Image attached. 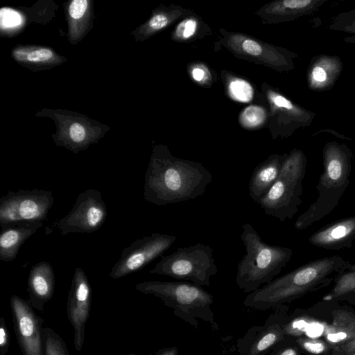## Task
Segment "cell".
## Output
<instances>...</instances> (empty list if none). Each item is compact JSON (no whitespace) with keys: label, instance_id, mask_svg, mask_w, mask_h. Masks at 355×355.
<instances>
[{"label":"cell","instance_id":"cell-1","mask_svg":"<svg viewBox=\"0 0 355 355\" xmlns=\"http://www.w3.org/2000/svg\"><path fill=\"white\" fill-rule=\"evenodd\" d=\"M211 181L202 163L175 157L167 147L156 146L145 173L144 197L157 206L182 202L203 195Z\"/></svg>","mask_w":355,"mask_h":355},{"label":"cell","instance_id":"cell-2","mask_svg":"<svg viewBox=\"0 0 355 355\" xmlns=\"http://www.w3.org/2000/svg\"><path fill=\"white\" fill-rule=\"evenodd\" d=\"M348 263L338 255L312 260L250 293L243 304L261 311L282 306L328 286Z\"/></svg>","mask_w":355,"mask_h":355},{"label":"cell","instance_id":"cell-3","mask_svg":"<svg viewBox=\"0 0 355 355\" xmlns=\"http://www.w3.org/2000/svg\"><path fill=\"white\" fill-rule=\"evenodd\" d=\"M354 154L345 144L329 141L322 149L323 171L316 187L318 197L298 216L295 227L302 230L329 215L338 205L350 183Z\"/></svg>","mask_w":355,"mask_h":355},{"label":"cell","instance_id":"cell-4","mask_svg":"<svg viewBox=\"0 0 355 355\" xmlns=\"http://www.w3.org/2000/svg\"><path fill=\"white\" fill-rule=\"evenodd\" d=\"M241 229L245 254L237 266L235 280L243 293H250L272 281L290 261L293 251L266 243L249 223Z\"/></svg>","mask_w":355,"mask_h":355},{"label":"cell","instance_id":"cell-5","mask_svg":"<svg viewBox=\"0 0 355 355\" xmlns=\"http://www.w3.org/2000/svg\"><path fill=\"white\" fill-rule=\"evenodd\" d=\"M135 288L159 298L173 309L175 316L196 329L199 327L198 320L209 322L216 330L219 329L211 309L214 297L202 286L184 281H147L137 284Z\"/></svg>","mask_w":355,"mask_h":355},{"label":"cell","instance_id":"cell-6","mask_svg":"<svg viewBox=\"0 0 355 355\" xmlns=\"http://www.w3.org/2000/svg\"><path fill=\"white\" fill-rule=\"evenodd\" d=\"M306 164V156L302 150L294 148L290 151L278 178L257 202L266 215L284 222L297 214L302 202V181Z\"/></svg>","mask_w":355,"mask_h":355},{"label":"cell","instance_id":"cell-7","mask_svg":"<svg viewBox=\"0 0 355 355\" xmlns=\"http://www.w3.org/2000/svg\"><path fill=\"white\" fill-rule=\"evenodd\" d=\"M148 272L207 286L210 285V278L218 272V268L213 249L198 243L178 248L171 254L161 256L160 260Z\"/></svg>","mask_w":355,"mask_h":355},{"label":"cell","instance_id":"cell-8","mask_svg":"<svg viewBox=\"0 0 355 355\" xmlns=\"http://www.w3.org/2000/svg\"><path fill=\"white\" fill-rule=\"evenodd\" d=\"M54 202L51 191L32 190L10 191L0 198V225L43 222Z\"/></svg>","mask_w":355,"mask_h":355},{"label":"cell","instance_id":"cell-9","mask_svg":"<svg viewBox=\"0 0 355 355\" xmlns=\"http://www.w3.org/2000/svg\"><path fill=\"white\" fill-rule=\"evenodd\" d=\"M175 241V236L162 233H152L137 239L122 250L109 276L116 279L141 270L162 256Z\"/></svg>","mask_w":355,"mask_h":355},{"label":"cell","instance_id":"cell-10","mask_svg":"<svg viewBox=\"0 0 355 355\" xmlns=\"http://www.w3.org/2000/svg\"><path fill=\"white\" fill-rule=\"evenodd\" d=\"M107 216L101 191L89 189L80 193L70 212L56 223L62 236L92 233L99 230Z\"/></svg>","mask_w":355,"mask_h":355},{"label":"cell","instance_id":"cell-11","mask_svg":"<svg viewBox=\"0 0 355 355\" xmlns=\"http://www.w3.org/2000/svg\"><path fill=\"white\" fill-rule=\"evenodd\" d=\"M225 46L235 55L261 63L278 71L295 68L297 54L286 49L265 44L238 33H228L223 38Z\"/></svg>","mask_w":355,"mask_h":355},{"label":"cell","instance_id":"cell-12","mask_svg":"<svg viewBox=\"0 0 355 355\" xmlns=\"http://www.w3.org/2000/svg\"><path fill=\"white\" fill-rule=\"evenodd\" d=\"M13 329L22 355H44L42 324L30 302L13 295L10 299Z\"/></svg>","mask_w":355,"mask_h":355},{"label":"cell","instance_id":"cell-13","mask_svg":"<svg viewBox=\"0 0 355 355\" xmlns=\"http://www.w3.org/2000/svg\"><path fill=\"white\" fill-rule=\"evenodd\" d=\"M266 97L271 109L273 136L288 137L298 129L311 125L315 113L292 101L282 93L266 89Z\"/></svg>","mask_w":355,"mask_h":355},{"label":"cell","instance_id":"cell-14","mask_svg":"<svg viewBox=\"0 0 355 355\" xmlns=\"http://www.w3.org/2000/svg\"><path fill=\"white\" fill-rule=\"evenodd\" d=\"M92 302V288L89 279L80 267L75 269L68 293L67 313L73 328V344L80 352L85 342V329L89 318Z\"/></svg>","mask_w":355,"mask_h":355},{"label":"cell","instance_id":"cell-15","mask_svg":"<svg viewBox=\"0 0 355 355\" xmlns=\"http://www.w3.org/2000/svg\"><path fill=\"white\" fill-rule=\"evenodd\" d=\"M279 311L270 314L261 325L249 328L236 341V347L241 355L267 354L286 337L284 326L287 321Z\"/></svg>","mask_w":355,"mask_h":355},{"label":"cell","instance_id":"cell-16","mask_svg":"<svg viewBox=\"0 0 355 355\" xmlns=\"http://www.w3.org/2000/svg\"><path fill=\"white\" fill-rule=\"evenodd\" d=\"M354 241L355 216L327 224L309 237L313 246L330 250L350 248Z\"/></svg>","mask_w":355,"mask_h":355},{"label":"cell","instance_id":"cell-17","mask_svg":"<svg viewBox=\"0 0 355 355\" xmlns=\"http://www.w3.org/2000/svg\"><path fill=\"white\" fill-rule=\"evenodd\" d=\"M329 0H279L263 6L258 15L266 23H282L311 15Z\"/></svg>","mask_w":355,"mask_h":355},{"label":"cell","instance_id":"cell-18","mask_svg":"<svg viewBox=\"0 0 355 355\" xmlns=\"http://www.w3.org/2000/svg\"><path fill=\"white\" fill-rule=\"evenodd\" d=\"M343 69V62L338 55L320 54L313 56L306 70L309 88L315 92L331 89L339 78Z\"/></svg>","mask_w":355,"mask_h":355},{"label":"cell","instance_id":"cell-19","mask_svg":"<svg viewBox=\"0 0 355 355\" xmlns=\"http://www.w3.org/2000/svg\"><path fill=\"white\" fill-rule=\"evenodd\" d=\"M55 280L50 263L40 261L31 267L28 279V301L35 310L44 312L45 304L53 296Z\"/></svg>","mask_w":355,"mask_h":355},{"label":"cell","instance_id":"cell-20","mask_svg":"<svg viewBox=\"0 0 355 355\" xmlns=\"http://www.w3.org/2000/svg\"><path fill=\"white\" fill-rule=\"evenodd\" d=\"M287 155L272 154L254 168L248 186L250 196L254 202L257 203L277 180Z\"/></svg>","mask_w":355,"mask_h":355},{"label":"cell","instance_id":"cell-21","mask_svg":"<svg viewBox=\"0 0 355 355\" xmlns=\"http://www.w3.org/2000/svg\"><path fill=\"white\" fill-rule=\"evenodd\" d=\"M43 222H24L2 227L0 235V259L14 260L25 241L42 227Z\"/></svg>","mask_w":355,"mask_h":355},{"label":"cell","instance_id":"cell-22","mask_svg":"<svg viewBox=\"0 0 355 355\" xmlns=\"http://www.w3.org/2000/svg\"><path fill=\"white\" fill-rule=\"evenodd\" d=\"M355 336V315L339 310L335 313L332 324L327 329L324 337L334 348L347 343Z\"/></svg>","mask_w":355,"mask_h":355},{"label":"cell","instance_id":"cell-23","mask_svg":"<svg viewBox=\"0 0 355 355\" xmlns=\"http://www.w3.org/2000/svg\"><path fill=\"white\" fill-rule=\"evenodd\" d=\"M13 58L19 62L35 66H46L60 62V58L50 49L19 46L12 51Z\"/></svg>","mask_w":355,"mask_h":355},{"label":"cell","instance_id":"cell-24","mask_svg":"<svg viewBox=\"0 0 355 355\" xmlns=\"http://www.w3.org/2000/svg\"><path fill=\"white\" fill-rule=\"evenodd\" d=\"M332 289L323 297L324 300H340L355 291V263L350 262L338 274Z\"/></svg>","mask_w":355,"mask_h":355},{"label":"cell","instance_id":"cell-25","mask_svg":"<svg viewBox=\"0 0 355 355\" xmlns=\"http://www.w3.org/2000/svg\"><path fill=\"white\" fill-rule=\"evenodd\" d=\"M89 12V1L87 0H73L68 8L70 23L71 37L75 39L82 33L81 28L87 21Z\"/></svg>","mask_w":355,"mask_h":355},{"label":"cell","instance_id":"cell-26","mask_svg":"<svg viewBox=\"0 0 355 355\" xmlns=\"http://www.w3.org/2000/svg\"><path fill=\"white\" fill-rule=\"evenodd\" d=\"M327 28L334 31L348 33L343 40L347 44H355V8L338 13L332 17Z\"/></svg>","mask_w":355,"mask_h":355},{"label":"cell","instance_id":"cell-27","mask_svg":"<svg viewBox=\"0 0 355 355\" xmlns=\"http://www.w3.org/2000/svg\"><path fill=\"white\" fill-rule=\"evenodd\" d=\"M184 12L185 11L180 8H174L167 11H158L146 24L144 27L145 33L146 34H152L167 27L180 18Z\"/></svg>","mask_w":355,"mask_h":355},{"label":"cell","instance_id":"cell-28","mask_svg":"<svg viewBox=\"0 0 355 355\" xmlns=\"http://www.w3.org/2000/svg\"><path fill=\"white\" fill-rule=\"evenodd\" d=\"M44 355H70L62 338L49 327L43 329Z\"/></svg>","mask_w":355,"mask_h":355},{"label":"cell","instance_id":"cell-29","mask_svg":"<svg viewBox=\"0 0 355 355\" xmlns=\"http://www.w3.org/2000/svg\"><path fill=\"white\" fill-rule=\"evenodd\" d=\"M227 91L232 99L241 103L250 102L254 96L250 83L239 78H234L228 83Z\"/></svg>","mask_w":355,"mask_h":355},{"label":"cell","instance_id":"cell-30","mask_svg":"<svg viewBox=\"0 0 355 355\" xmlns=\"http://www.w3.org/2000/svg\"><path fill=\"white\" fill-rule=\"evenodd\" d=\"M267 119L266 110L259 105H250L241 112L239 121L245 128H255L261 126Z\"/></svg>","mask_w":355,"mask_h":355},{"label":"cell","instance_id":"cell-31","mask_svg":"<svg viewBox=\"0 0 355 355\" xmlns=\"http://www.w3.org/2000/svg\"><path fill=\"white\" fill-rule=\"evenodd\" d=\"M199 27L200 22L197 17H187L176 26L173 33V39L179 41L190 40L197 34Z\"/></svg>","mask_w":355,"mask_h":355},{"label":"cell","instance_id":"cell-32","mask_svg":"<svg viewBox=\"0 0 355 355\" xmlns=\"http://www.w3.org/2000/svg\"><path fill=\"white\" fill-rule=\"evenodd\" d=\"M295 342L302 349L315 355L326 352L330 347L327 342L320 339L297 338Z\"/></svg>","mask_w":355,"mask_h":355},{"label":"cell","instance_id":"cell-33","mask_svg":"<svg viewBox=\"0 0 355 355\" xmlns=\"http://www.w3.org/2000/svg\"><path fill=\"white\" fill-rule=\"evenodd\" d=\"M0 22L1 29H10L19 26L22 19L17 11L3 8L0 12Z\"/></svg>","mask_w":355,"mask_h":355},{"label":"cell","instance_id":"cell-34","mask_svg":"<svg viewBox=\"0 0 355 355\" xmlns=\"http://www.w3.org/2000/svg\"><path fill=\"white\" fill-rule=\"evenodd\" d=\"M10 347V334L3 316L0 318V354L6 355Z\"/></svg>","mask_w":355,"mask_h":355},{"label":"cell","instance_id":"cell-35","mask_svg":"<svg viewBox=\"0 0 355 355\" xmlns=\"http://www.w3.org/2000/svg\"><path fill=\"white\" fill-rule=\"evenodd\" d=\"M269 355H300V354L295 346L285 345L283 340L272 349Z\"/></svg>","mask_w":355,"mask_h":355},{"label":"cell","instance_id":"cell-36","mask_svg":"<svg viewBox=\"0 0 355 355\" xmlns=\"http://www.w3.org/2000/svg\"><path fill=\"white\" fill-rule=\"evenodd\" d=\"M333 355H349L355 352V336L347 343L333 348Z\"/></svg>","mask_w":355,"mask_h":355},{"label":"cell","instance_id":"cell-37","mask_svg":"<svg viewBox=\"0 0 355 355\" xmlns=\"http://www.w3.org/2000/svg\"><path fill=\"white\" fill-rule=\"evenodd\" d=\"M192 78L198 83H203L207 79V72L202 67H195L191 70Z\"/></svg>","mask_w":355,"mask_h":355},{"label":"cell","instance_id":"cell-38","mask_svg":"<svg viewBox=\"0 0 355 355\" xmlns=\"http://www.w3.org/2000/svg\"><path fill=\"white\" fill-rule=\"evenodd\" d=\"M322 132H329V133H331V134L335 135L336 137H338L340 139H346V140H348V141H353L352 139L349 138V137H347L345 135H343L342 134H340L339 132H336L334 130L329 129V128L320 130L315 132L314 134H313V136L316 135L320 134V133H322Z\"/></svg>","mask_w":355,"mask_h":355},{"label":"cell","instance_id":"cell-39","mask_svg":"<svg viewBox=\"0 0 355 355\" xmlns=\"http://www.w3.org/2000/svg\"><path fill=\"white\" fill-rule=\"evenodd\" d=\"M155 355H178V350L175 347H165L159 349Z\"/></svg>","mask_w":355,"mask_h":355},{"label":"cell","instance_id":"cell-40","mask_svg":"<svg viewBox=\"0 0 355 355\" xmlns=\"http://www.w3.org/2000/svg\"><path fill=\"white\" fill-rule=\"evenodd\" d=\"M340 300H345L350 303L355 304V291L342 297Z\"/></svg>","mask_w":355,"mask_h":355},{"label":"cell","instance_id":"cell-41","mask_svg":"<svg viewBox=\"0 0 355 355\" xmlns=\"http://www.w3.org/2000/svg\"><path fill=\"white\" fill-rule=\"evenodd\" d=\"M125 355H137V354H133V353H130V354H125Z\"/></svg>","mask_w":355,"mask_h":355},{"label":"cell","instance_id":"cell-42","mask_svg":"<svg viewBox=\"0 0 355 355\" xmlns=\"http://www.w3.org/2000/svg\"><path fill=\"white\" fill-rule=\"evenodd\" d=\"M349 355H355V352H354L353 353L349 354Z\"/></svg>","mask_w":355,"mask_h":355},{"label":"cell","instance_id":"cell-43","mask_svg":"<svg viewBox=\"0 0 355 355\" xmlns=\"http://www.w3.org/2000/svg\"><path fill=\"white\" fill-rule=\"evenodd\" d=\"M354 257H355V252H354Z\"/></svg>","mask_w":355,"mask_h":355},{"label":"cell","instance_id":"cell-44","mask_svg":"<svg viewBox=\"0 0 355 355\" xmlns=\"http://www.w3.org/2000/svg\"><path fill=\"white\" fill-rule=\"evenodd\" d=\"M263 355H266V354H263Z\"/></svg>","mask_w":355,"mask_h":355}]
</instances>
